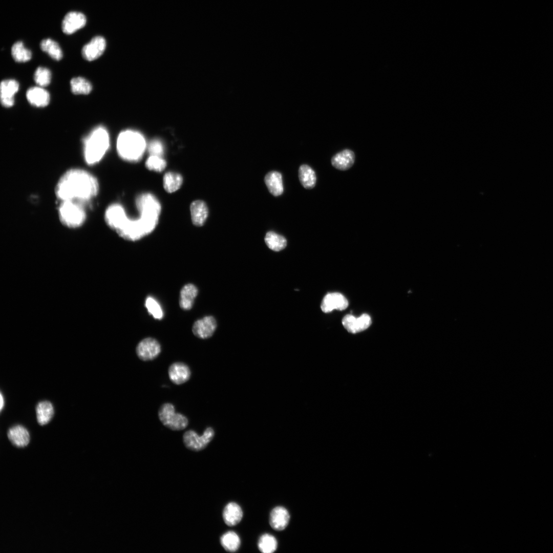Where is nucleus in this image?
<instances>
[{
  "label": "nucleus",
  "mask_w": 553,
  "mask_h": 553,
  "mask_svg": "<svg viewBox=\"0 0 553 553\" xmlns=\"http://www.w3.org/2000/svg\"><path fill=\"white\" fill-rule=\"evenodd\" d=\"M99 190V184L94 175L82 168H72L59 178L55 194L60 201L71 200L83 204L96 197Z\"/></svg>",
  "instance_id": "f257e3e1"
},
{
  "label": "nucleus",
  "mask_w": 553,
  "mask_h": 553,
  "mask_svg": "<svg viewBox=\"0 0 553 553\" xmlns=\"http://www.w3.org/2000/svg\"><path fill=\"white\" fill-rule=\"evenodd\" d=\"M140 218H128L116 233L123 239L136 241L151 233L157 226L161 210L160 203L150 198L142 199L136 203Z\"/></svg>",
  "instance_id": "f03ea898"
},
{
  "label": "nucleus",
  "mask_w": 553,
  "mask_h": 553,
  "mask_svg": "<svg viewBox=\"0 0 553 553\" xmlns=\"http://www.w3.org/2000/svg\"><path fill=\"white\" fill-rule=\"evenodd\" d=\"M83 155L86 163L94 165L103 158L110 146L107 130L102 126L94 129L83 138Z\"/></svg>",
  "instance_id": "7ed1b4c3"
},
{
  "label": "nucleus",
  "mask_w": 553,
  "mask_h": 553,
  "mask_svg": "<svg viewBox=\"0 0 553 553\" xmlns=\"http://www.w3.org/2000/svg\"><path fill=\"white\" fill-rule=\"evenodd\" d=\"M146 142L139 132L127 130L121 132L117 140V151L124 160L135 162L140 160L146 148Z\"/></svg>",
  "instance_id": "20e7f679"
},
{
  "label": "nucleus",
  "mask_w": 553,
  "mask_h": 553,
  "mask_svg": "<svg viewBox=\"0 0 553 553\" xmlns=\"http://www.w3.org/2000/svg\"><path fill=\"white\" fill-rule=\"evenodd\" d=\"M58 216L63 225L72 229L81 227L87 219L82 203L71 200L60 201L58 207Z\"/></svg>",
  "instance_id": "39448f33"
},
{
  "label": "nucleus",
  "mask_w": 553,
  "mask_h": 553,
  "mask_svg": "<svg viewBox=\"0 0 553 553\" xmlns=\"http://www.w3.org/2000/svg\"><path fill=\"white\" fill-rule=\"evenodd\" d=\"M158 416L164 426L173 431L182 430L188 424L187 417L181 413L175 412V407L171 403H165L161 406Z\"/></svg>",
  "instance_id": "423d86ee"
},
{
  "label": "nucleus",
  "mask_w": 553,
  "mask_h": 553,
  "mask_svg": "<svg viewBox=\"0 0 553 553\" xmlns=\"http://www.w3.org/2000/svg\"><path fill=\"white\" fill-rule=\"evenodd\" d=\"M214 436L215 431L211 427L207 428L201 436H199L195 431L189 430L184 433L183 441L187 449L194 451H200L207 446Z\"/></svg>",
  "instance_id": "0eeeda50"
},
{
  "label": "nucleus",
  "mask_w": 553,
  "mask_h": 553,
  "mask_svg": "<svg viewBox=\"0 0 553 553\" xmlns=\"http://www.w3.org/2000/svg\"><path fill=\"white\" fill-rule=\"evenodd\" d=\"M127 217L124 208L118 203L110 205L104 212V220L107 225L117 232L123 226Z\"/></svg>",
  "instance_id": "6e6552de"
},
{
  "label": "nucleus",
  "mask_w": 553,
  "mask_h": 553,
  "mask_svg": "<svg viewBox=\"0 0 553 553\" xmlns=\"http://www.w3.org/2000/svg\"><path fill=\"white\" fill-rule=\"evenodd\" d=\"M161 350L160 344L156 339L146 337L138 344L136 352L140 359L149 361L156 358L160 354Z\"/></svg>",
  "instance_id": "1a4fd4ad"
},
{
  "label": "nucleus",
  "mask_w": 553,
  "mask_h": 553,
  "mask_svg": "<svg viewBox=\"0 0 553 553\" xmlns=\"http://www.w3.org/2000/svg\"><path fill=\"white\" fill-rule=\"evenodd\" d=\"M106 48L105 39L100 36L93 37L86 44L81 50L83 58L88 61H93L99 58L104 52Z\"/></svg>",
  "instance_id": "9d476101"
},
{
  "label": "nucleus",
  "mask_w": 553,
  "mask_h": 553,
  "mask_svg": "<svg viewBox=\"0 0 553 553\" xmlns=\"http://www.w3.org/2000/svg\"><path fill=\"white\" fill-rule=\"evenodd\" d=\"M217 328V322L212 316H206L196 321L193 324L192 331L197 337L206 339L210 337Z\"/></svg>",
  "instance_id": "9b49d317"
},
{
  "label": "nucleus",
  "mask_w": 553,
  "mask_h": 553,
  "mask_svg": "<svg viewBox=\"0 0 553 553\" xmlns=\"http://www.w3.org/2000/svg\"><path fill=\"white\" fill-rule=\"evenodd\" d=\"M342 324L348 332L354 334L369 328L371 324V319L368 314L365 313L358 317L347 314L343 317Z\"/></svg>",
  "instance_id": "f8f14e48"
},
{
  "label": "nucleus",
  "mask_w": 553,
  "mask_h": 553,
  "mask_svg": "<svg viewBox=\"0 0 553 553\" xmlns=\"http://www.w3.org/2000/svg\"><path fill=\"white\" fill-rule=\"evenodd\" d=\"M86 22V17L82 13L76 11L69 12L62 20V30L66 34H71L83 28Z\"/></svg>",
  "instance_id": "ddd939ff"
},
{
  "label": "nucleus",
  "mask_w": 553,
  "mask_h": 553,
  "mask_svg": "<svg viewBox=\"0 0 553 553\" xmlns=\"http://www.w3.org/2000/svg\"><path fill=\"white\" fill-rule=\"evenodd\" d=\"M348 306L347 299L338 292L329 293L323 298L321 305L322 310L325 313L331 312L334 309L343 310Z\"/></svg>",
  "instance_id": "4468645a"
},
{
  "label": "nucleus",
  "mask_w": 553,
  "mask_h": 553,
  "mask_svg": "<svg viewBox=\"0 0 553 553\" xmlns=\"http://www.w3.org/2000/svg\"><path fill=\"white\" fill-rule=\"evenodd\" d=\"M19 89V83L14 79H6L1 83V102L5 108H10L14 103V96Z\"/></svg>",
  "instance_id": "2eb2a0df"
},
{
  "label": "nucleus",
  "mask_w": 553,
  "mask_h": 553,
  "mask_svg": "<svg viewBox=\"0 0 553 553\" xmlns=\"http://www.w3.org/2000/svg\"><path fill=\"white\" fill-rule=\"evenodd\" d=\"M168 374L172 382L179 385L189 379L191 372L186 364L182 362H175L169 367Z\"/></svg>",
  "instance_id": "dca6fc26"
},
{
  "label": "nucleus",
  "mask_w": 553,
  "mask_h": 553,
  "mask_svg": "<svg viewBox=\"0 0 553 553\" xmlns=\"http://www.w3.org/2000/svg\"><path fill=\"white\" fill-rule=\"evenodd\" d=\"M290 520V515L286 508L278 506L273 508L270 514L269 524L274 530L284 529Z\"/></svg>",
  "instance_id": "f3484780"
},
{
  "label": "nucleus",
  "mask_w": 553,
  "mask_h": 553,
  "mask_svg": "<svg viewBox=\"0 0 553 553\" xmlns=\"http://www.w3.org/2000/svg\"><path fill=\"white\" fill-rule=\"evenodd\" d=\"M26 98L32 105L36 107H46L50 99L49 92L39 86L29 88L26 92Z\"/></svg>",
  "instance_id": "a211bd4d"
},
{
  "label": "nucleus",
  "mask_w": 553,
  "mask_h": 553,
  "mask_svg": "<svg viewBox=\"0 0 553 553\" xmlns=\"http://www.w3.org/2000/svg\"><path fill=\"white\" fill-rule=\"evenodd\" d=\"M7 436L11 442L19 448L27 446L30 439L28 431L21 425H15L11 427L8 431Z\"/></svg>",
  "instance_id": "6ab92c4d"
},
{
  "label": "nucleus",
  "mask_w": 553,
  "mask_h": 553,
  "mask_svg": "<svg viewBox=\"0 0 553 553\" xmlns=\"http://www.w3.org/2000/svg\"><path fill=\"white\" fill-rule=\"evenodd\" d=\"M190 211L193 224L196 226H203L208 215L206 203L202 200L194 201L190 205Z\"/></svg>",
  "instance_id": "aec40b11"
},
{
  "label": "nucleus",
  "mask_w": 553,
  "mask_h": 553,
  "mask_svg": "<svg viewBox=\"0 0 553 553\" xmlns=\"http://www.w3.org/2000/svg\"><path fill=\"white\" fill-rule=\"evenodd\" d=\"M355 161V155L353 151L346 149L334 155L331 159V164L335 168L346 171L350 168Z\"/></svg>",
  "instance_id": "412c9836"
},
{
  "label": "nucleus",
  "mask_w": 553,
  "mask_h": 553,
  "mask_svg": "<svg viewBox=\"0 0 553 553\" xmlns=\"http://www.w3.org/2000/svg\"><path fill=\"white\" fill-rule=\"evenodd\" d=\"M243 517V511L240 506L237 503H228L223 511V518L224 522L229 526L238 524Z\"/></svg>",
  "instance_id": "4be33fe9"
},
{
  "label": "nucleus",
  "mask_w": 553,
  "mask_h": 553,
  "mask_svg": "<svg viewBox=\"0 0 553 553\" xmlns=\"http://www.w3.org/2000/svg\"><path fill=\"white\" fill-rule=\"evenodd\" d=\"M198 293V288L195 285L191 283L185 285L180 293L179 305L181 308L184 310H190L193 307Z\"/></svg>",
  "instance_id": "5701e85b"
},
{
  "label": "nucleus",
  "mask_w": 553,
  "mask_h": 553,
  "mask_svg": "<svg viewBox=\"0 0 553 553\" xmlns=\"http://www.w3.org/2000/svg\"><path fill=\"white\" fill-rule=\"evenodd\" d=\"M264 181L269 192L274 196L282 194L284 190L282 176L280 173L271 171L266 174Z\"/></svg>",
  "instance_id": "b1692460"
},
{
  "label": "nucleus",
  "mask_w": 553,
  "mask_h": 553,
  "mask_svg": "<svg viewBox=\"0 0 553 553\" xmlns=\"http://www.w3.org/2000/svg\"><path fill=\"white\" fill-rule=\"evenodd\" d=\"M36 417L38 423L44 426L49 423L54 415V408L49 401L38 402L36 407Z\"/></svg>",
  "instance_id": "393cba45"
},
{
  "label": "nucleus",
  "mask_w": 553,
  "mask_h": 553,
  "mask_svg": "<svg viewBox=\"0 0 553 553\" xmlns=\"http://www.w3.org/2000/svg\"><path fill=\"white\" fill-rule=\"evenodd\" d=\"M299 178L302 186L306 189L313 188L316 183L315 172L309 165L303 164L299 169Z\"/></svg>",
  "instance_id": "a878e982"
},
{
  "label": "nucleus",
  "mask_w": 553,
  "mask_h": 553,
  "mask_svg": "<svg viewBox=\"0 0 553 553\" xmlns=\"http://www.w3.org/2000/svg\"><path fill=\"white\" fill-rule=\"evenodd\" d=\"M163 182L164 189L167 193H172L180 188L183 183V177L179 173L168 172L164 174Z\"/></svg>",
  "instance_id": "bb28decb"
},
{
  "label": "nucleus",
  "mask_w": 553,
  "mask_h": 553,
  "mask_svg": "<svg viewBox=\"0 0 553 553\" xmlns=\"http://www.w3.org/2000/svg\"><path fill=\"white\" fill-rule=\"evenodd\" d=\"M222 547L227 551H236L240 547L241 540L239 536L233 531L224 533L220 538Z\"/></svg>",
  "instance_id": "cd10ccee"
},
{
  "label": "nucleus",
  "mask_w": 553,
  "mask_h": 553,
  "mask_svg": "<svg viewBox=\"0 0 553 553\" xmlns=\"http://www.w3.org/2000/svg\"><path fill=\"white\" fill-rule=\"evenodd\" d=\"M264 240L267 246L275 251L283 250L287 245V240L285 237L273 231L267 232Z\"/></svg>",
  "instance_id": "c85d7f7f"
},
{
  "label": "nucleus",
  "mask_w": 553,
  "mask_h": 553,
  "mask_svg": "<svg viewBox=\"0 0 553 553\" xmlns=\"http://www.w3.org/2000/svg\"><path fill=\"white\" fill-rule=\"evenodd\" d=\"M40 47L42 51L48 53L54 60H60L62 58V50L55 41L50 38L43 39L40 42Z\"/></svg>",
  "instance_id": "c756f323"
},
{
  "label": "nucleus",
  "mask_w": 553,
  "mask_h": 553,
  "mask_svg": "<svg viewBox=\"0 0 553 553\" xmlns=\"http://www.w3.org/2000/svg\"><path fill=\"white\" fill-rule=\"evenodd\" d=\"M72 92L76 95L89 94L92 90L91 82L82 77L73 78L70 81Z\"/></svg>",
  "instance_id": "7c9ffc66"
},
{
  "label": "nucleus",
  "mask_w": 553,
  "mask_h": 553,
  "mask_svg": "<svg viewBox=\"0 0 553 553\" xmlns=\"http://www.w3.org/2000/svg\"><path fill=\"white\" fill-rule=\"evenodd\" d=\"M11 54L14 60L18 62H27L32 57L31 51L25 48L21 41H17L13 45Z\"/></svg>",
  "instance_id": "2f4dec72"
},
{
  "label": "nucleus",
  "mask_w": 553,
  "mask_h": 553,
  "mask_svg": "<svg viewBox=\"0 0 553 553\" xmlns=\"http://www.w3.org/2000/svg\"><path fill=\"white\" fill-rule=\"evenodd\" d=\"M258 547L262 552L272 553L277 549V540L273 536L269 534H264L260 537Z\"/></svg>",
  "instance_id": "473e14b6"
},
{
  "label": "nucleus",
  "mask_w": 553,
  "mask_h": 553,
  "mask_svg": "<svg viewBox=\"0 0 553 553\" xmlns=\"http://www.w3.org/2000/svg\"><path fill=\"white\" fill-rule=\"evenodd\" d=\"M34 80L39 87L48 86L51 79V73L49 69L42 67L36 69L34 74Z\"/></svg>",
  "instance_id": "72a5a7b5"
},
{
  "label": "nucleus",
  "mask_w": 553,
  "mask_h": 553,
  "mask_svg": "<svg viewBox=\"0 0 553 553\" xmlns=\"http://www.w3.org/2000/svg\"><path fill=\"white\" fill-rule=\"evenodd\" d=\"M145 306L148 312L155 319L163 318V310L158 302L152 296H148L145 302Z\"/></svg>",
  "instance_id": "f704fd0d"
},
{
  "label": "nucleus",
  "mask_w": 553,
  "mask_h": 553,
  "mask_svg": "<svg viewBox=\"0 0 553 553\" xmlns=\"http://www.w3.org/2000/svg\"><path fill=\"white\" fill-rule=\"evenodd\" d=\"M146 167L157 172H162L166 166V162L162 157L151 155L145 163Z\"/></svg>",
  "instance_id": "c9c22d12"
},
{
  "label": "nucleus",
  "mask_w": 553,
  "mask_h": 553,
  "mask_svg": "<svg viewBox=\"0 0 553 553\" xmlns=\"http://www.w3.org/2000/svg\"><path fill=\"white\" fill-rule=\"evenodd\" d=\"M148 151L152 156L162 157L164 153V146L159 140L155 139L149 144Z\"/></svg>",
  "instance_id": "e433bc0d"
},
{
  "label": "nucleus",
  "mask_w": 553,
  "mask_h": 553,
  "mask_svg": "<svg viewBox=\"0 0 553 553\" xmlns=\"http://www.w3.org/2000/svg\"><path fill=\"white\" fill-rule=\"evenodd\" d=\"M4 406V399L2 393H1V411L3 410V408Z\"/></svg>",
  "instance_id": "4c0bfd02"
}]
</instances>
